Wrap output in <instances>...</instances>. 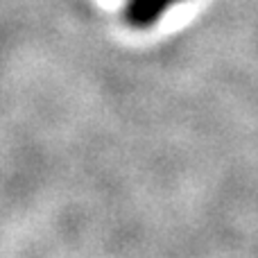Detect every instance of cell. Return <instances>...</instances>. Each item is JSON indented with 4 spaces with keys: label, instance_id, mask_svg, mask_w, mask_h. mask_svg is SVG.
Listing matches in <instances>:
<instances>
[{
    "label": "cell",
    "instance_id": "obj_1",
    "mask_svg": "<svg viewBox=\"0 0 258 258\" xmlns=\"http://www.w3.org/2000/svg\"><path fill=\"white\" fill-rule=\"evenodd\" d=\"M177 3H181V0H127L125 23L134 30H150Z\"/></svg>",
    "mask_w": 258,
    "mask_h": 258
}]
</instances>
